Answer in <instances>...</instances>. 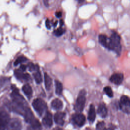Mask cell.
I'll list each match as a JSON object with an SVG mask.
<instances>
[{"label":"cell","mask_w":130,"mask_h":130,"mask_svg":"<svg viewBox=\"0 0 130 130\" xmlns=\"http://www.w3.org/2000/svg\"><path fill=\"white\" fill-rule=\"evenodd\" d=\"M26 69V66L24 65H22L20 67V70L23 72H24Z\"/></svg>","instance_id":"28"},{"label":"cell","mask_w":130,"mask_h":130,"mask_svg":"<svg viewBox=\"0 0 130 130\" xmlns=\"http://www.w3.org/2000/svg\"><path fill=\"white\" fill-rule=\"evenodd\" d=\"M57 24H58V22H56V23H54V24H53V26L54 27H56L57 25Z\"/></svg>","instance_id":"35"},{"label":"cell","mask_w":130,"mask_h":130,"mask_svg":"<svg viewBox=\"0 0 130 130\" xmlns=\"http://www.w3.org/2000/svg\"><path fill=\"white\" fill-rule=\"evenodd\" d=\"M119 107L120 110L126 114H130V98L127 95L121 97Z\"/></svg>","instance_id":"4"},{"label":"cell","mask_w":130,"mask_h":130,"mask_svg":"<svg viewBox=\"0 0 130 130\" xmlns=\"http://www.w3.org/2000/svg\"><path fill=\"white\" fill-rule=\"evenodd\" d=\"M26 60H27V58H26L25 57L20 56L15 60V61L14 62V65L17 66L20 63L25 62V61H26Z\"/></svg>","instance_id":"22"},{"label":"cell","mask_w":130,"mask_h":130,"mask_svg":"<svg viewBox=\"0 0 130 130\" xmlns=\"http://www.w3.org/2000/svg\"><path fill=\"white\" fill-rule=\"evenodd\" d=\"M72 120L75 124L79 127L84 126L86 121L85 116L82 113L79 112L73 115Z\"/></svg>","instance_id":"6"},{"label":"cell","mask_w":130,"mask_h":130,"mask_svg":"<svg viewBox=\"0 0 130 130\" xmlns=\"http://www.w3.org/2000/svg\"><path fill=\"white\" fill-rule=\"evenodd\" d=\"M86 91L81 90L78 95L76 103L74 106V109L77 112L81 113L83 110L86 102Z\"/></svg>","instance_id":"2"},{"label":"cell","mask_w":130,"mask_h":130,"mask_svg":"<svg viewBox=\"0 0 130 130\" xmlns=\"http://www.w3.org/2000/svg\"><path fill=\"white\" fill-rule=\"evenodd\" d=\"M56 83V93L58 95H60L62 94L63 87L62 84L61 83L60 81L58 80L55 81Z\"/></svg>","instance_id":"19"},{"label":"cell","mask_w":130,"mask_h":130,"mask_svg":"<svg viewBox=\"0 0 130 130\" xmlns=\"http://www.w3.org/2000/svg\"><path fill=\"white\" fill-rule=\"evenodd\" d=\"M124 75L122 73H114L111 75L110 78H109V80L113 84L119 85H120L123 80H124Z\"/></svg>","instance_id":"8"},{"label":"cell","mask_w":130,"mask_h":130,"mask_svg":"<svg viewBox=\"0 0 130 130\" xmlns=\"http://www.w3.org/2000/svg\"><path fill=\"white\" fill-rule=\"evenodd\" d=\"M114 130V128L113 127H110V128H104L103 129H102L101 130Z\"/></svg>","instance_id":"31"},{"label":"cell","mask_w":130,"mask_h":130,"mask_svg":"<svg viewBox=\"0 0 130 130\" xmlns=\"http://www.w3.org/2000/svg\"><path fill=\"white\" fill-rule=\"evenodd\" d=\"M103 91L109 98H112L113 97V93L111 87L106 86L104 88Z\"/></svg>","instance_id":"21"},{"label":"cell","mask_w":130,"mask_h":130,"mask_svg":"<svg viewBox=\"0 0 130 130\" xmlns=\"http://www.w3.org/2000/svg\"><path fill=\"white\" fill-rule=\"evenodd\" d=\"M98 114L102 118H105L108 115V110L105 105L103 103L100 104L98 108Z\"/></svg>","instance_id":"13"},{"label":"cell","mask_w":130,"mask_h":130,"mask_svg":"<svg viewBox=\"0 0 130 130\" xmlns=\"http://www.w3.org/2000/svg\"><path fill=\"white\" fill-rule=\"evenodd\" d=\"M121 37L119 34L115 31H113L111 36L109 38V42L107 49L113 51L118 55L119 56L122 49L121 44Z\"/></svg>","instance_id":"1"},{"label":"cell","mask_w":130,"mask_h":130,"mask_svg":"<svg viewBox=\"0 0 130 130\" xmlns=\"http://www.w3.org/2000/svg\"><path fill=\"white\" fill-rule=\"evenodd\" d=\"M105 127V122L104 121H100L97 123L96 125V129L98 130H101Z\"/></svg>","instance_id":"26"},{"label":"cell","mask_w":130,"mask_h":130,"mask_svg":"<svg viewBox=\"0 0 130 130\" xmlns=\"http://www.w3.org/2000/svg\"><path fill=\"white\" fill-rule=\"evenodd\" d=\"M9 115L6 112L0 111V130H5L10 121Z\"/></svg>","instance_id":"5"},{"label":"cell","mask_w":130,"mask_h":130,"mask_svg":"<svg viewBox=\"0 0 130 130\" xmlns=\"http://www.w3.org/2000/svg\"><path fill=\"white\" fill-rule=\"evenodd\" d=\"M33 76L35 79V81L38 84H40L42 83V78L41 76V74L39 70L35 71V73L33 74Z\"/></svg>","instance_id":"20"},{"label":"cell","mask_w":130,"mask_h":130,"mask_svg":"<svg viewBox=\"0 0 130 130\" xmlns=\"http://www.w3.org/2000/svg\"><path fill=\"white\" fill-rule=\"evenodd\" d=\"M64 20H60V26H63L64 25Z\"/></svg>","instance_id":"32"},{"label":"cell","mask_w":130,"mask_h":130,"mask_svg":"<svg viewBox=\"0 0 130 130\" xmlns=\"http://www.w3.org/2000/svg\"><path fill=\"white\" fill-rule=\"evenodd\" d=\"M53 130H63L61 128H60L59 127H57L53 129Z\"/></svg>","instance_id":"33"},{"label":"cell","mask_w":130,"mask_h":130,"mask_svg":"<svg viewBox=\"0 0 130 130\" xmlns=\"http://www.w3.org/2000/svg\"><path fill=\"white\" fill-rule=\"evenodd\" d=\"M41 126L39 121L36 119L31 124V126L28 127V130H41Z\"/></svg>","instance_id":"17"},{"label":"cell","mask_w":130,"mask_h":130,"mask_svg":"<svg viewBox=\"0 0 130 130\" xmlns=\"http://www.w3.org/2000/svg\"><path fill=\"white\" fill-rule=\"evenodd\" d=\"M98 40L99 43L105 48L107 49L109 38L104 34H100L98 37Z\"/></svg>","instance_id":"14"},{"label":"cell","mask_w":130,"mask_h":130,"mask_svg":"<svg viewBox=\"0 0 130 130\" xmlns=\"http://www.w3.org/2000/svg\"><path fill=\"white\" fill-rule=\"evenodd\" d=\"M52 107L57 110H59L62 109L63 107V103L62 101L58 99L53 100L51 102Z\"/></svg>","instance_id":"15"},{"label":"cell","mask_w":130,"mask_h":130,"mask_svg":"<svg viewBox=\"0 0 130 130\" xmlns=\"http://www.w3.org/2000/svg\"><path fill=\"white\" fill-rule=\"evenodd\" d=\"M56 16L58 18H60V17H61V16H62V13H61L60 11L59 12H57L56 13Z\"/></svg>","instance_id":"29"},{"label":"cell","mask_w":130,"mask_h":130,"mask_svg":"<svg viewBox=\"0 0 130 130\" xmlns=\"http://www.w3.org/2000/svg\"><path fill=\"white\" fill-rule=\"evenodd\" d=\"M22 90L24 92V93L28 96L29 98L32 97L33 91H32V87L30 86L29 84H25L23 86Z\"/></svg>","instance_id":"18"},{"label":"cell","mask_w":130,"mask_h":130,"mask_svg":"<svg viewBox=\"0 0 130 130\" xmlns=\"http://www.w3.org/2000/svg\"><path fill=\"white\" fill-rule=\"evenodd\" d=\"M95 117H96V113H95V106L93 104H91L88 113V120L91 123H93L95 121Z\"/></svg>","instance_id":"12"},{"label":"cell","mask_w":130,"mask_h":130,"mask_svg":"<svg viewBox=\"0 0 130 130\" xmlns=\"http://www.w3.org/2000/svg\"><path fill=\"white\" fill-rule=\"evenodd\" d=\"M66 113L61 112H57L54 116V120L56 124L58 125L63 126L64 124V118L65 117Z\"/></svg>","instance_id":"9"},{"label":"cell","mask_w":130,"mask_h":130,"mask_svg":"<svg viewBox=\"0 0 130 130\" xmlns=\"http://www.w3.org/2000/svg\"><path fill=\"white\" fill-rule=\"evenodd\" d=\"M45 26L47 29H50L51 28V25L50 21L48 19H46L45 21Z\"/></svg>","instance_id":"27"},{"label":"cell","mask_w":130,"mask_h":130,"mask_svg":"<svg viewBox=\"0 0 130 130\" xmlns=\"http://www.w3.org/2000/svg\"><path fill=\"white\" fill-rule=\"evenodd\" d=\"M44 83L45 88L47 90H50L52 86V79L46 73L44 74Z\"/></svg>","instance_id":"16"},{"label":"cell","mask_w":130,"mask_h":130,"mask_svg":"<svg viewBox=\"0 0 130 130\" xmlns=\"http://www.w3.org/2000/svg\"><path fill=\"white\" fill-rule=\"evenodd\" d=\"M24 117L25 121L27 122L30 123V124L34 120H35L36 119L34 116V115L31 110L28 107L25 109V111L24 114Z\"/></svg>","instance_id":"10"},{"label":"cell","mask_w":130,"mask_h":130,"mask_svg":"<svg viewBox=\"0 0 130 130\" xmlns=\"http://www.w3.org/2000/svg\"><path fill=\"white\" fill-rule=\"evenodd\" d=\"M42 122L44 126L46 127H51L52 125V114L49 112L46 113L42 119Z\"/></svg>","instance_id":"11"},{"label":"cell","mask_w":130,"mask_h":130,"mask_svg":"<svg viewBox=\"0 0 130 130\" xmlns=\"http://www.w3.org/2000/svg\"><path fill=\"white\" fill-rule=\"evenodd\" d=\"M22 128L21 122L19 119L14 118L10 120L7 127V130H20Z\"/></svg>","instance_id":"7"},{"label":"cell","mask_w":130,"mask_h":130,"mask_svg":"<svg viewBox=\"0 0 130 130\" xmlns=\"http://www.w3.org/2000/svg\"><path fill=\"white\" fill-rule=\"evenodd\" d=\"M65 33V30L62 28H59L54 31V34L57 37H60L62 36Z\"/></svg>","instance_id":"24"},{"label":"cell","mask_w":130,"mask_h":130,"mask_svg":"<svg viewBox=\"0 0 130 130\" xmlns=\"http://www.w3.org/2000/svg\"><path fill=\"white\" fill-rule=\"evenodd\" d=\"M23 72L20 70H16L14 71V74L16 77L19 79H24V74Z\"/></svg>","instance_id":"23"},{"label":"cell","mask_w":130,"mask_h":130,"mask_svg":"<svg viewBox=\"0 0 130 130\" xmlns=\"http://www.w3.org/2000/svg\"><path fill=\"white\" fill-rule=\"evenodd\" d=\"M32 106L40 115H42L47 109L46 102L40 98L34 100L32 103Z\"/></svg>","instance_id":"3"},{"label":"cell","mask_w":130,"mask_h":130,"mask_svg":"<svg viewBox=\"0 0 130 130\" xmlns=\"http://www.w3.org/2000/svg\"><path fill=\"white\" fill-rule=\"evenodd\" d=\"M28 67L29 68V70L31 72L36 71L39 70V67L37 65H35L32 63H30L28 64Z\"/></svg>","instance_id":"25"},{"label":"cell","mask_w":130,"mask_h":130,"mask_svg":"<svg viewBox=\"0 0 130 130\" xmlns=\"http://www.w3.org/2000/svg\"><path fill=\"white\" fill-rule=\"evenodd\" d=\"M43 3L44 5L46 7H48L49 6V3H48V0H43Z\"/></svg>","instance_id":"30"},{"label":"cell","mask_w":130,"mask_h":130,"mask_svg":"<svg viewBox=\"0 0 130 130\" xmlns=\"http://www.w3.org/2000/svg\"><path fill=\"white\" fill-rule=\"evenodd\" d=\"M76 1L79 3H83L85 1V0H76Z\"/></svg>","instance_id":"34"}]
</instances>
